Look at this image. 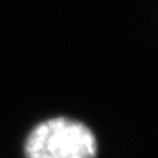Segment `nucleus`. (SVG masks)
<instances>
[{
    "instance_id": "1",
    "label": "nucleus",
    "mask_w": 158,
    "mask_h": 158,
    "mask_svg": "<svg viewBox=\"0 0 158 158\" xmlns=\"http://www.w3.org/2000/svg\"><path fill=\"white\" fill-rule=\"evenodd\" d=\"M97 149L89 127L68 117L37 124L25 142L27 158H97Z\"/></svg>"
}]
</instances>
